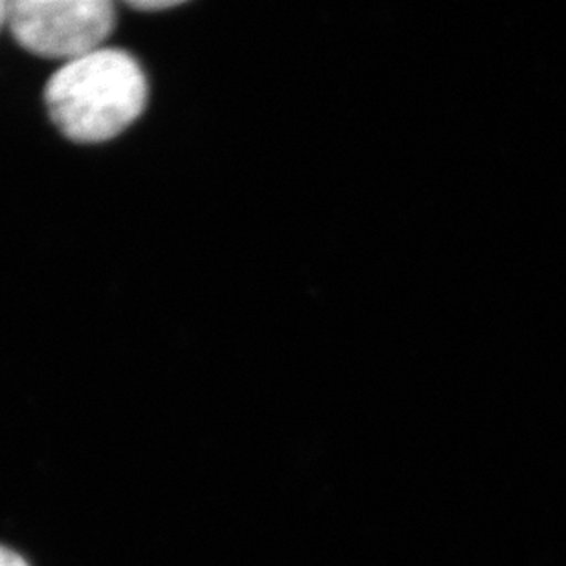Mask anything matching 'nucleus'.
I'll list each match as a JSON object with an SVG mask.
<instances>
[{"instance_id":"1","label":"nucleus","mask_w":566,"mask_h":566,"mask_svg":"<svg viewBox=\"0 0 566 566\" xmlns=\"http://www.w3.org/2000/svg\"><path fill=\"white\" fill-rule=\"evenodd\" d=\"M149 83L142 64L119 49H99L61 66L44 88L50 118L75 144H105L144 114Z\"/></svg>"},{"instance_id":"2","label":"nucleus","mask_w":566,"mask_h":566,"mask_svg":"<svg viewBox=\"0 0 566 566\" xmlns=\"http://www.w3.org/2000/svg\"><path fill=\"white\" fill-rule=\"evenodd\" d=\"M8 28L22 49L44 60H80L103 49L116 27L111 0H15Z\"/></svg>"},{"instance_id":"3","label":"nucleus","mask_w":566,"mask_h":566,"mask_svg":"<svg viewBox=\"0 0 566 566\" xmlns=\"http://www.w3.org/2000/svg\"><path fill=\"white\" fill-rule=\"evenodd\" d=\"M182 0H128V8H133V10L138 11H166L172 10V8H178V6H182Z\"/></svg>"},{"instance_id":"4","label":"nucleus","mask_w":566,"mask_h":566,"mask_svg":"<svg viewBox=\"0 0 566 566\" xmlns=\"http://www.w3.org/2000/svg\"><path fill=\"white\" fill-rule=\"evenodd\" d=\"M0 566H27V563L22 562L21 557L13 552L0 546Z\"/></svg>"},{"instance_id":"5","label":"nucleus","mask_w":566,"mask_h":566,"mask_svg":"<svg viewBox=\"0 0 566 566\" xmlns=\"http://www.w3.org/2000/svg\"><path fill=\"white\" fill-rule=\"evenodd\" d=\"M8 21V2L0 0V27Z\"/></svg>"}]
</instances>
